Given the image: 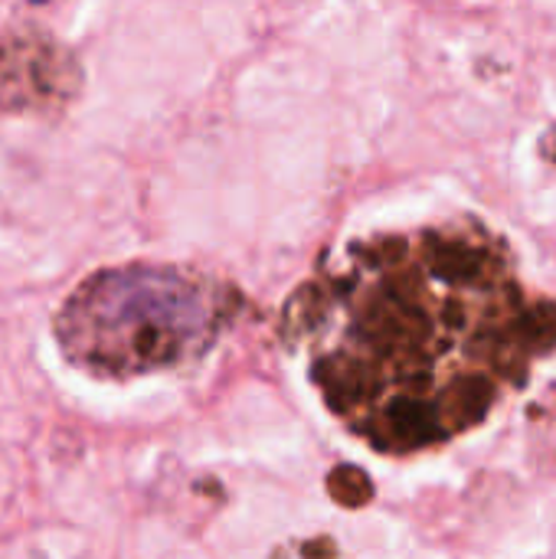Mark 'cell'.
Instances as JSON below:
<instances>
[{"label":"cell","instance_id":"1","mask_svg":"<svg viewBox=\"0 0 556 559\" xmlns=\"http://www.w3.org/2000/svg\"><path fill=\"white\" fill-rule=\"evenodd\" d=\"M331 416L383 455L439 449L511 396L556 347V305L508 246L469 223L354 242L285 308Z\"/></svg>","mask_w":556,"mask_h":559},{"label":"cell","instance_id":"2","mask_svg":"<svg viewBox=\"0 0 556 559\" xmlns=\"http://www.w3.org/2000/svg\"><path fill=\"white\" fill-rule=\"evenodd\" d=\"M239 295L193 269L118 265L88 275L56 314L66 360L88 377L131 380L193 364L223 337Z\"/></svg>","mask_w":556,"mask_h":559}]
</instances>
